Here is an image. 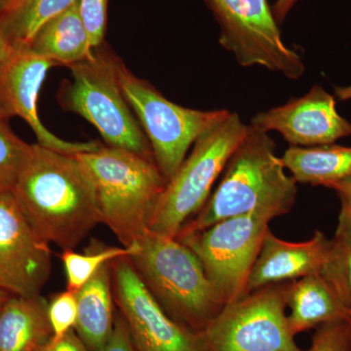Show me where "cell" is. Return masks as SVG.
Listing matches in <instances>:
<instances>
[{"label":"cell","mask_w":351,"mask_h":351,"mask_svg":"<svg viewBox=\"0 0 351 351\" xmlns=\"http://www.w3.org/2000/svg\"><path fill=\"white\" fill-rule=\"evenodd\" d=\"M14 0H0V17L10 8Z\"/></svg>","instance_id":"cell-36"},{"label":"cell","mask_w":351,"mask_h":351,"mask_svg":"<svg viewBox=\"0 0 351 351\" xmlns=\"http://www.w3.org/2000/svg\"><path fill=\"white\" fill-rule=\"evenodd\" d=\"M99 351H136L125 320L119 316L114 321L112 335Z\"/></svg>","instance_id":"cell-28"},{"label":"cell","mask_w":351,"mask_h":351,"mask_svg":"<svg viewBox=\"0 0 351 351\" xmlns=\"http://www.w3.org/2000/svg\"><path fill=\"white\" fill-rule=\"evenodd\" d=\"M335 90H336L337 96H338L341 100H350L351 86L337 87Z\"/></svg>","instance_id":"cell-33"},{"label":"cell","mask_w":351,"mask_h":351,"mask_svg":"<svg viewBox=\"0 0 351 351\" xmlns=\"http://www.w3.org/2000/svg\"><path fill=\"white\" fill-rule=\"evenodd\" d=\"M135 250L132 265L164 311L191 331L202 332L223 304L195 254L179 239L152 230Z\"/></svg>","instance_id":"cell-4"},{"label":"cell","mask_w":351,"mask_h":351,"mask_svg":"<svg viewBox=\"0 0 351 351\" xmlns=\"http://www.w3.org/2000/svg\"><path fill=\"white\" fill-rule=\"evenodd\" d=\"M286 170L269 133L249 125L248 133L226 164L218 186L178 237L253 212H267L276 218L289 213L297 198L298 182Z\"/></svg>","instance_id":"cell-2"},{"label":"cell","mask_w":351,"mask_h":351,"mask_svg":"<svg viewBox=\"0 0 351 351\" xmlns=\"http://www.w3.org/2000/svg\"><path fill=\"white\" fill-rule=\"evenodd\" d=\"M120 84L129 106L144 129L157 167L170 181L196 140L228 112L182 107L166 99L149 82L132 75L122 64L119 68Z\"/></svg>","instance_id":"cell-8"},{"label":"cell","mask_w":351,"mask_h":351,"mask_svg":"<svg viewBox=\"0 0 351 351\" xmlns=\"http://www.w3.org/2000/svg\"><path fill=\"white\" fill-rule=\"evenodd\" d=\"M320 274L351 311V242L335 234Z\"/></svg>","instance_id":"cell-23"},{"label":"cell","mask_w":351,"mask_h":351,"mask_svg":"<svg viewBox=\"0 0 351 351\" xmlns=\"http://www.w3.org/2000/svg\"><path fill=\"white\" fill-rule=\"evenodd\" d=\"M108 0H78L80 16L93 49L100 47L107 25Z\"/></svg>","instance_id":"cell-27"},{"label":"cell","mask_w":351,"mask_h":351,"mask_svg":"<svg viewBox=\"0 0 351 351\" xmlns=\"http://www.w3.org/2000/svg\"><path fill=\"white\" fill-rule=\"evenodd\" d=\"M11 49H12V48L10 47V45L0 36V62L5 59Z\"/></svg>","instance_id":"cell-34"},{"label":"cell","mask_w":351,"mask_h":351,"mask_svg":"<svg viewBox=\"0 0 351 351\" xmlns=\"http://www.w3.org/2000/svg\"><path fill=\"white\" fill-rule=\"evenodd\" d=\"M112 262L104 265L76 293L75 330L91 351L103 348L114 326Z\"/></svg>","instance_id":"cell-19"},{"label":"cell","mask_w":351,"mask_h":351,"mask_svg":"<svg viewBox=\"0 0 351 351\" xmlns=\"http://www.w3.org/2000/svg\"><path fill=\"white\" fill-rule=\"evenodd\" d=\"M298 1L299 0H276L272 12H274V18L278 24H281L285 20L291 9Z\"/></svg>","instance_id":"cell-31"},{"label":"cell","mask_w":351,"mask_h":351,"mask_svg":"<svg viewBox=\"0 0 351 351\" xmlns=\"http://www.w3.org/2000/svg\"><path fill=\"white\" fill-rule=\"evenodd\" d=\"M246 125L237 113L228 112L193 145L174 177L167 182L152 209V232L178 237L211 195V189L237 147L247 135Z\"/></svg>","instance_id":"cell-5"},{"label":"cell","mask_w":351,"mask_h":351,"mask_svg":"<svg viewBox=\"0 0 351 351\" xmlns=\"http://www.w3.org/2000/svg\"><path fill=\"white\" fill-rule=\"evenodd\" d=\"M286 169L300 184L327 188L351 177V147L337 145L292 147L284 152Z\"/></svg>","instance_id":"cell-20"},{"label":"cell","mask_w":351,"mask_h":351,"mask_svg":"<svg viewBox=\"0 0 351 351\" xmlns=\"http://www.w3.org/2000/svg\"><path fill=\"white\" fill-rule=\"evenodd\" d=\"M119 64L108 55L95 53L92 59L69 66L73 80L62 88L60 103L96 127L108 147L154 158L122 91Z\"/></svg>","instance_id":"cell-6"},{"label":"cell","mask_w":351,"mask_h":351,"mask_svg":"<svg viewBox=\"0 0 351 351\" xmlns=\"http://www.w3.org/2000/svg\"><path fill=\"white\" fill-rule=\"evenodd\" d=\"M51 271L49 243L29 223L12 191L0 193V289L40 295Z\"/></svg>","instance_id":"cell-12"},{"label":"cell","mask_w":351,"mask_h":351,"mask_svg":"<svg viewBox=\"0 0 351 351\" xmlns=\"http://www.w3.org/2000/svg\"><path fill=\"white\" fill-rule=\"evenodd\" d=\"M287 286L271 284L225 304L199 332L203 351H302L285 313Z\"/></svg>","instance_id":"cell-9"},{"label":"cell","mask_w":351,"mask_h":351,"mask_svg":"<svg viewBox=\"0 0 351 351\" xmlns=\"http://www.w3.org/2000/svg\"><path fill=\"white\" fill-rule=\"evenodd\" d=\"M274 219L267 212H253L176 237L195 254L223 306L249 294V276Z\"/></svg>","instance_id":"cell-7"},{"label":"cell","mask_w":351,"mask_h":351,"mask_svg":"<svg viewBox=\"0 0 351 351\" xmlns=\"http://www.w3.org/2000/svg\"><path fill=\"white\" fill-rule=\"evenodd\" d=\"M9 119L0 108V193L12 191L29 145L14 133Z\"/></svg>","instance_id":"cell-24"},{"label":"cell","mask_w":351,"mask_h":351,"mask_svg":"<svg viewBox=\"0 0 351 351\" xmlns=\"http://www.w3.org/2000/svg\"><path fill=\"white\" fill-rule=\"evenodd\" d=\"M289 328L294 336L336 320H350L351 311L320 274L288 282Z\"/></svg>","instance_id":"cell-16"},{"label":"cell","mask_w":351,"mask_h":351,"mask_svg":"<svg viewBox=\"0 0 351 351\" xmlns=\"http://www.w3.org/2000/svg\"><path fill=\"white\" fill-rule=\"evenodd\" d=\"M96 189L101 223L135 250L149 232L152 209L167 181L152 157L103 147L76 154Z\"/></svg>","instance_id":"cell-3"},{"label":"cell","mask_w":351,"mask_h":351,"mask_svg":"<svg viewBox=\"0 0 351 351\" xmlns=\"http://www.w3.org/2000/svg\"><path fill=\"white\" fill-rule=\"evenodd\" d=\"M27 48L57 64L69 66L92 59L95 52L80 16L78 0L45 23Z\"/></svg>","instance_id":"cell-18"},{"label":"cell","mask_w":351,"mask_h":351,"mask_svg":"<svg viewBox=\"0 0 351 351\" xmlns=\"http://www.w3.org/2000/svg\"><path fill=\"white\" fill-rule=\"evenodd\" d=\"M258 130L278 132L292 147L334 144L351 135V123L337 110L334 96L320 85L285 105L258 112L251 120Z\"/></svg>","instance_id":"cell-14"},{"label":"cell","mask_w":351,"mask_h":351,"mask_svg":"<svg viewBox=\"0 0 351 351\" xmlns=\"http://www.w3.org/2000/svg\"><path fill=\"white\" fill-rule=\"evenodd\" d=\"M11 191L39 237L64 251L101 223L94 182L75 154L27 145Z\"/></svg>","instance_id":"cell-1"},{"label":"cell","mask_w":351,"mask_h":351,"mask_svg":"<svg viewBox=\"0 0 351 351\" xmlns=\"http://www.w3.org/2000/svg\"><path fill=\"white\" fill-rule=\"evenodd\" d=\"M306 351H351V321H331L316 328Z\"/></svg>","instance_id":"cell-26"},{"label":"cell","mask_w":351,"mask_h":351,"mask_svg":"<svg viewBox=\"0 0 351 351\" xmlns=\"http://www.w3.org/2000/svg\"><path fill=\"white\" fill-rule=\"evenodd\" d=\"M56 63L27 47L12 48L0 62V108L9 117H18L31 127L38 144L63 154L96 151L100 143H71L58 138L39 119V92L48 71Z\"/></svg>","instance_id":"cell-13"},{"label":"cell","mask_w":351,"mask_h":351,"mask_svg":"<svg viewBox=\"0 0 351 351\" xmlns=\"http://www.w3.org/2000/svg\"><path fill=\"white\" fill-rule=\"evenodd\" d=\"M112 269L115 302L136 351H203L199 334L164 311L129 257L112 261Z\"/></svg>","instance_id":"cell-11"},{"label":"cell","mask_w":351,"mask_h":351,"mask_svg":"<svg viewBox=\"0 0 351 351\" xmlns=\"http://www.w3.org/2000/svg\"><path fill=\"white\" fill-rule=\"evenodd\" d=\"M48 317L52 328V341H59L66 332L75 329L77 320L75 293L66 290L55 295L48 304Z\"/></svg>","instance_id":"cell-25"},{"label":"cell","mask_w":351,"mask_h":351,"mask_svg":"<svg viewBox=\"0 0 351 351\" xmlns=\"http://www.w3.org/2000/svg\"><path fill=\"white\" fill-rule=\"evenodd\" d=\"M48 302L40 295H11L0 311V351H38L53 336Z\"/></svg>","instance_id":"cell-17"},{"label":"cell","mask_w":351,"mask_h":351,"mask_svg":"<svg viewBox=\"0 0 351 351\" xmlns=\"http://www.w3.org/2000/svg\"><path fill=\"white\" fill-rule=\"evenodd\" d=\"M221 29L219 43L240 66H260L299 80L306 71L299 53L284 43L267 0H206Z\"/></svg>","instance_id":"cell-10"},{"label":"cell","mask_w":351,"mask_h":351,"mask_svg":"<svg viewBox=\"0 0 351 351\" xmlns=\"http://www.w3.org/2000/svg\"><path fill=\"white\" fill-rule=\"evenodd\" d=\"M11 295H12L0 289V311H1L3 306H5L7 301L10 299Z\"/></svg>","instance_id":"cell-35"},{"label":"cell","mask_w":351,"mask_h":351,"mask_svg":"<svg viewBox=\"0 0 351 351\" xmlns=\"http://www.w3.org/2000/svg\"><path fill=\"white\" fill-rule=\"evenodd\" d=\"M135 252L125 247L95 246V244L84 254L64 251L62 261L66 276V290L76 294L104 265L117 258L131 257Z\"/></svg>","instance_id":"cell-22"},{"label":"cell","mask_w":351,"mask_h":351,"mask_svg":"<svg viewBox=\"0 0 351 351\" xmlns=\"http://www.w3.org/2000/svg\"><path fill=\"white\" fill-rule=\"evenodd\" d=\"M38 351H91L75 329L66 332L59 341L50 339Z\"/></svg>","instance_id":"cell-29"},{"label":"cell","mask_w":351,"mask_h":351,"mask_svg":"<svg viewBox=\"0 0 351 351\" xmlns=\"http://www.w3.org/2000/svg\"><path fill=\"white\" fill-rule=\"evenodd\" d=\"M77 0H14L0 17V36L11 48L27 47L41 27Z\"/></svg>","instance_id":"cell-21"},{"label":"cell","mask_w":351,"mask_h":351,"mask_svg":"<svg viewBox=\"0 0 351 351\" xmlns=\"http://www.w3.org/2000/svg\"><path fill=\"white\" fill-rule=\"evenodd\" d=\"M331 243V239L320 230L306 241L288 242L278 239L269 228L249 276L248 293L271 284L320 274Z\"/></svg>","instance_id":"cell-15"},{"label":"cell","mask_w":351,"mask_h":351,"mask_svg":"<svg viewBox=\"0 0 351 351\" xmlns=\"http://www.w3.org/2000/svg\"><path fill=\"white\" fill-rule=\"evenodd\" d=\"M341 199V211H339L338 226L336 233L339 237L351 242V195H339Z\"/></svg>","instance_id":"cell-30"},{"label":"cell","mask_w":351,"mask_h":351,"mask_svg":"<svg viewBox=\"0 0 351 351\" xmlns=\"http://www.w3.org/2000/svg\"><path fill=\"white\" fill-rule=\"evenodd\" d=\"M328 189H334L338 193V195H351V177L348 179L341 180L327 186Z\"/></svg>","instance_id":"cell-32"}]
</instances>
